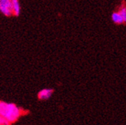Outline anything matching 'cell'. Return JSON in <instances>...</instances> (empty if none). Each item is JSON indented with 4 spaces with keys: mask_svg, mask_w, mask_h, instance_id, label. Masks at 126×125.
Segmentation results:
<instances>
[{
    "mask_svg": "<svg viewBox=\"0 0 126 125\" xmlns=\"http://www.w3.org/2000/svg\"><path fill=\"white\" fill-rule=\"evenodd\" d=\"M0 124H10V123L6 119H5L4 117H0Z\"/></svg>",
    "mask_w": 126,
    "mask_h": 125,
    "instance_id": "52a82bcc",
    "label": "cell"
},
{
    "mask_svg": "<svg viewBox=\"0 0 126 125\" xmlns=\"http://www.w3.org/2000/svg\"><path fill=\"white\" fill-rule=\"evenodd\" d=\"M21 115V110L15 104L0 102V116L4 117L10 124L17 121Z\"/></svg>",
    "mask_w": 126,
    "mask_h": 125,
    "instance_id": "6da1fadb",
    "label": "cell"
},
{
    "mask_svg": "<svg viewBox=\"0 0 126 125\" xmlns=\"http://www.w3.org/2000/svg\"><path fill=\"white\" fill-rule=\"evenodd\" d=\"M53 91L52 89H42L38 94V98L39 100H47L52 96Z\"/></svg>",
    "mask_w": 126,
    "mask_h": 125,
    "instance_id": "3957f363",
    "label": "cell"
},
{
    "mask_svg": "<svg viewBox=\"0 0 126 125\" xmlns=\"http://www.w3.org/2000/svg\"><path fill=\"white\" fill-rule=\"evenodd\" d=\"M12 9H13V15L18 16L20 13V5L18 0H12Z\"/></svg>",
    "mask_w": 126,
    "mask_h": 125,
    "instance_id": "5b68a950",
    "label": "cell"
},
{
    "mask_svg": "<svg viewBox=\"0 0 126 125\" xmlns=\"http://www.w3.org/2000/svg\"><path fill=\"white\" fill-rule=\"evenodd\" d=\"M111 20L114 23L118 24V25H121L124 23L123 18L122 17V15H120L119 12H113L111 15Z\"/></svg>",
    "mask_w": 126,
    "mask_h": 125,
    "instance_id": "277c9868",
    "label": "cell"
},
{
    "mask_svg": "<svg viewBox=\"0 0 126 125\" xmlns=\"http://www.w3.org/2000/svg\"><path fill=\"white\" fill-rule=\"evenodd\" d=\"M118 12L120 13V15L123 18L124 22H126V8L125 7H122Z\"/></svg>",
    "mask_w": 126,
    "mask_h": 125,
    "instance_id": "8992f818",
    "label": "cell"
},
{
    "mask_svg": "<svg viewBox=\"0 0 126 125\" xmlns=\"http://www.w3.org/2000/svg\"><path fill=\"white\" fill-rule=\"evenodd\" d=\"M0 11L5 16H10L13 14L12 0H0Z\"/></svg>",
    "mask_w": 126,
    "mask_h": 125,
    "instance_id": "7a4b0ae2",
    "label": "cell"
}]
</instances>
